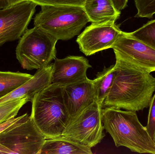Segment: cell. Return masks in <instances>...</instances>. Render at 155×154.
Returning <instances> with one entry per match:
<instances>
[{
    "label": "cell",
    "mask_w": 155,
    "mask_h": 154,
    "mask_svg": "<svg viewBox=\"0 0 155 154\" xmlns=\"http://www.w3.org/2000/svg\"><path fill=\"white\" fill-rule=\"evenodd\" d=\"M115 74L103 108L139 111L150 106L155 91V78L150 73L115 56Z\"/></svg>",
    "instance_id": "1"
},
{
    "label": "cell",
    "mask_w": 155,
    "mask_h": 154,
    "mask_svg": "<svg viewBox=\"0 0 155 154\" xmlns=\"http://www.w3.org/2000/svg\"><path fill=\"white\" fill-rule=\"evenodd\" d=\"M102 117L104 129L117 147L124 146L138 153L155 154V141L139 121L135 111L105 107Z\"/></svg>",
    "instance_id": "2"
},
{
    "label": "cell",
    "mask_w": 155,
    "mask_h": 154,
    "mask_svg": "<svg viewBox=\"0 0 155 154\" xmlns=\"http://www.w3.org/2000/svg\"><path fill=\"white\" fill-rule=\"evenodd\" d=\"M31 102L30 116L45 139L61 136L69 123L62 86L50 84L35 94Z\"/></svg>",
    "instance_id": "3"
},
{
    "label": "cell",
    "mask_w": 155,
    "mask_h": 154,
    "mask_svg": "<svg viewBox=\"0 0 155 154\" xmlns=\"http://www.w3.org/2000/svg\"><path fill=\"white\" fill-rule=\"evenodd\" d=\"M34 24L57 40H69L78 35L89 20L82 6L44 5Z\"/></svg>",
    "instance_id": "4"
},
{
    "label": "cell",
    "mask_w": 155,
    "mask_h": 154,
    "mask_svg": "<svg viewBox=\"0 0 155 154\" xmlns=\"http://www.w3.org/2000/svg\"><path fill=\"white\" fill-rule=\"evenodd\" d=\"M58 40L38 27L27 29L19 39L16 58L24 69L38 70L47 67L56 56Z\"/></svg>",
    "instance_id": "5"
},
{
    "label": "cell",
    "mask_w": 155,
    "mask_h": 154,
    "mask_svg": "<svg viewBox=\"0 0 155 154\" xmlns=\"http://www.w3.org/2000/svg\"><path fill=\"white\" fill-rule=\"evenodd\" d=\"M45 139L25 114L0 133V154H40Z\"/></svg>",
    "instance_id": "6"
},
{
    "label": "cell",
    "mask_w": 155,
    "mask_h": 154,
    "mask_svg": "<svg viewBox=\"0 0 155 154\" xmlns=\"http://www.w3.org/2000/svg\"><path fill=\"white\" fill-rule=\"evenodd\" d=\"M102 109L96 101L69 123L61 136L91 148L95 146L105 136Z\"/></svg>",
    "instance_id": "7"
},
{
    "label": "cell",
    "mask_w": 155,
    "mask_h": 154,
    "mask_svg": "<svg viewBox=\"0 0 155 154\" xmlns=\"http://www.w3.org/2000/svg\"><path fill=\"white\" fill-rule=\"evenodd\" d=\"M37 5L32 1L26 0L0 9V47L21 37L27 30Z\"/></svg>",
    "instance_id": "8"
},
{
    "label": "cell",
    "mask_w": 155,
    "mask_h": 154,
    "mask_svg": "<svg viewBox=\"0 0 155 154\" xmlns=\"http://www.w3.org/2000/svg\"><path fill=\"white\" fill-rule=\"evenodd\" d=\"M115 55L142 70L151 73L155 71V49L131 36L122 32L112 48Z\"/></svg>",
    "instance_id": "9"
},
{
    "label": "cell",
    "mask_w": 155,
    "mask_h": 154,
    "mask_svg": "<svg viewBox=\"0 0 155 154\" xmlns=\"http://www.w3.org/2000/svg\"><path fill=\"white\" fill-rule=\"evenodd\" d=\"M115 22L91 24L78 35L76 42L86 56L112 48L122 33Z\"/></svg>",
    "instance_id": "10"
},
{
    "label": "cell",
    "mask_w": 155,
    "mask_h": 154,
    "mask_svg": "<svg viewBox=\"0 0 155 154\" xmlns=\"http://www.w3.org/2000/svg\"><path fill=\"white\" fill-rule=\"evenodd\" d=\"M62 94L69 123L85 108L97 101L94 81L87 77L63 86Z\"/></svg>",
    "instance_id": "11"
},
{
    "label": "cell",
    "mask_w": 155,
    "mask_h": 154,
    "mask_svg": "<svg viewBox=\"0 0 155 154\" xmlns=\"http://www.w3.org/2000/svg\"><path fill=\"white\" fill-rule=\"evenodd\" d=\"M91 66L83 56H69L55 58L53 63L51 84L63 86L87 78V71Z\"/></svg>",
    "instance_id": "12"
},
{
    "label": "cell",
    "mask_w": 155,
    "mask_h": 154,
    "mask_svg": "<svg viewBox=\"0 0 155 154\" xmlns=\"http://www.w3.org/2000/svg\"><path fill=\"white\" fill-rule=\"evenodd\" d=\"M53 63L37 70L27 82L0 98V105L20 98H27L31 101L35 94L51 84Z\"/></svg>",
    "instance_id": "13"
},
{
    "label": "cell",
    "mask_w": 155,
    "mask_h": 154,
    "mask_svg": "<svg viewBox=\"0 0 155 154\" xmlns=\"http://www.w3.org/2000/svg\"><path fill=\"white\" fill-rule=\"evenodd\" d=\"M83 7L89 22L93 24L116 22L121 14L112 0H86Z\"/></svg>",
    "instance_id": "14"
},
{
    "label": "cell",
    "mask_w": 155,
    "mask_h": 154,
    "mask_svg": "<svg viewBox=\"0 0 155 154\" xmlns=\"http://www.w3.org/2000/svg\"><path fill=\"white\" fill-rule=\"evenodd\" d=\"M91 148L61 136L45 139L40 154H92Z\"/></svg>",
    "instance_id": "15"
},
{
    "label": "cell",
    "mask_w": 155,
    "mask_h": 154,
    "mask_svg": "<svg viewBox=\"0 0 155 154\" xmlns=\"http://www.w3.org/2000/svg\"><path fill=\"white\" fill-rule=\"evenodd\" d=\"M115 74V66L112 65L105 68L97 74L93 80L97 102L103 106V103L107 96L114 82Z\"/></svg>",
    "instance_id": "16"
},
{
    "label": "cell",
    "mask_w": 155,
    "mask_h": 154,
    "mask_svg": "<svg viewBox=\"0 0 155 154\" xmlns=\"http://www.w3.org/2000/svg\"><path fill=\"white\" fill-rule=\"evenodd\" d=\"M33 75L10 71H0V98L30 79Z\"/></svg>",
    "instance_id": "17"
},
{
    "label": "cell",
    "mask_w": 155,
    "mask_h": 154,
    "mask_svg": "<svg viewBox=\"0 0 155 154\" xmlns=\"http://www.w3.org/2000/svg\"><path fill=\"white\" fill-rule=\"evenodd\" d=\"M31 102L27 98H20L0 105V123L15 117L19 110L27 102Z\"/></svg>",
    "instance_id": "18"
},
{
    "label": "cell",
    "mask_w": 155,
    "mask_h": 154,
    "mask_svg": "<svg viewBox=\"0 0 155 154\" xmlns=\"http://www.w3.org/2000/svg\"><path fill=\"white\" fill-rule=\"evenodd\" d=\"M130 34L155 49V20L149 21Z\"/></svg>",
    "instance_id": "19"
},
{
    "label": "cell",
    "mask_w": 155,
    "mask_h": 154,
    "mask_svg": "<svg viewBox=\"0 0 155 154\" xmlns=\"http://www.w3.org/2000/svg\"><path fill=\"white\" fill-rule=\"evenodd\" d=\"M137 18H153L155 14V0H134Z\"/></svg>",
    "instance_id": "20"
},
{
    "label": "cell",
    "mask_w": 155,
    "mask_h": 154,
    "mask_svg": "<svg viewBox=\"0 0 155 154\" xmlns=\"http://www.w3.org/2000/svg\"><path fill=\"white\" fill-rule=\"evenodd\" d=\"M38 5H71L83 7L86 0H30Z\"/></svg>",
    "instance_id": "21"
},
{
    "label": "cell",
    "mask_w": 155,
    "mask_h": 154,
    "mask_svg": "<svg viewBox=\"0 0 155 154\" xmlns=\"http://www.w3.org/2000/svg\"><path fill=\"white\" fill-rule=\"evenodd\" d=\"M149 106L150 109L146 128L149 135L155 141V94L152 98Z\"/></svg>",
    "instance_id": "22"
},
{
    "label": "cell",
    "mask_w": 155,
    "mask_h": 154,
    "mask_svg": "<svg viewBox=\"0 0 155 154\" xmlns=\"http://www.w3.org/2000/svg\"><path fill=\"white\" fill-rule=\"evenodd\" d=\"M21 116L18 117H14L12 118H10L9 120L5 121V122H3L2 123H0V133L2 132L4 130L9 127L10 126L15 123L17 120H19L21 118Z\"/></svg>",
    "instance_id": "23"
},
{
    "label": "cell",
    "mask_w": 155,
    "mask_h": 154,
    "mask_svg": "<svg viewBox=\"0 0 155 154\" xmlns=\"http://www.w3.org/2000/svg\"><path fill=\"white\" fill-rule=\"evenodd\" d=\"M26 0H0V9H4Z\"/></svg>",
    "instance_id": "24"
},
{
    "label": "cell",
    "mask_w": 155,
    "mask_h": 154,
    "mask_svg": "<svg viewBox=\"0 0 155 154\" xmlns=\"http://www.w3.org/2000/svg\"><path fill=\"white\" fill-rule=\"evenodd\" d=\"M112 1L116 9L121 11L127 6L128 0H112Z\"/></svg>",
    "instance_id": "25"
}]
</instances>
